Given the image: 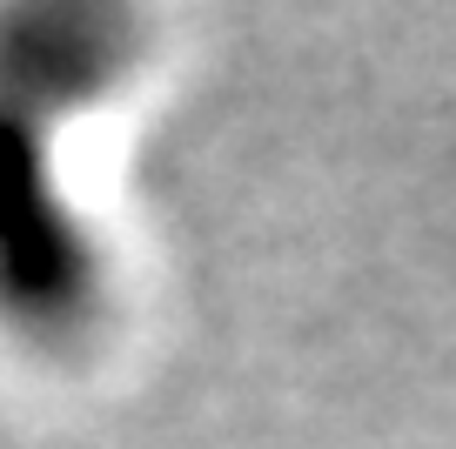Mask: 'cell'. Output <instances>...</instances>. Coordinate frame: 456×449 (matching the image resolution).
Returning a JSON list of instances; mask_svg holds the SVG:
<instances>
[{
    "label": "cell",
    "instance_id": "cell-2",
    "mask_svg": "<svg viewBox=\"0 0 456 449\" xmlns=\"http://www.w3.org/2000/svg\"><path fill=\"white\" fill-rule=\"evenodd\" d=\"M134 54L121 0H0V108L34 121L108 94Z\"/></svg>",
    "mask_w": 456,
    "mask_h": 449
},
{
    "label": "cell",
    "instance_id": "cell-1",
    "mask_svg": "<svg viewBox=\"0 0 456 449\" xmlns=\"http://www.w3.org/2000/svg\"><path fill=\"white\" fill-rule=\"evenodd\" d=\"M0 309L28 336H74L101 309L87 235L54 195L41 121L0 108Z\"/></svg>",
    "mask_w": 456,
    "mask_h": 449
}]
</instances>
